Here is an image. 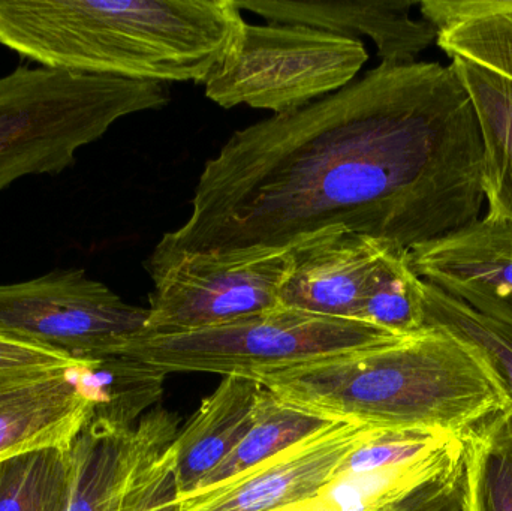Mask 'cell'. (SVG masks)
<instances>
[{"instance_id": "5", "label": "cell", "mask_w": 512, "mask_h": 511, "mask_svg": "<svg viewBox=\"0 0 512 511\" xmlns=\"http://www.w3.org/2000/svg\"><path fill=\"white\" fill-rule=\"evenodd\" d=\"M405 338L408 336L364 321L322 317L280 306L209 329L141 332L123 342L111 357H126L165 375L207 372L252 378L259 372L367 353Z\"/></svg>"}, {"instance_id": "24", "label": "cell", "mask_w": 512, "mask_h": 511, "mask_svg": "<svg viewBox=\"0 0 512 511\" xmlns=\"http://www.w3.org/2000/svg\"><path fill=\"white\" fill-rule=\"evenodd\" d=\"M90 380L99 396L93 416L134 428L161 401L165 374L126 357H108L99 360Z\"/></svg>"}, {"instance_id": "1", "label": "cell", "mask_w": 512, "mask_h": 511, "mask_svg": "<svg viewBox=\"0 0 512 511\" xmlns=\"http://www.w3.org/2000/svg\"><path fill=\"white\" fill-rule=\"evenodd\" d=\"M483 174L480 125L454 66L379 65L234 132L204 165L188 221L146 266L286 249L324 230L412 249L480 219Z\"/></svg>"}, {"instance_id": "17", "label": "cell", "mask_w": 512, "mask_h": 511, "mask_svg": "<svg viewBox=\"0 0 512 511\" xmlns=\"http://www.w3.org/2000/svg\"><path fill=\"white\" fill-rule=\"evenodd\" d=\"M424 20L438 30L436 44L512 80V0H424Z\"/></svg>"}, {"instance_id": "27", "label": "cell", "mask_w": 512, "mask_h": 511, "mask_svg": "<svg viewBox=\"0 0 512 511\" xmlns=\"http://www.w3.org/2000/svg\"><path fill=\"white\" fill-rule=\"evenodd\" d=\"M17 390H8V392H0V401H2L3 398H6V396L11 395V393L17 392Z\"/></svg>"}, {"instance_id": "7", "label": "cell", "mask_w": 512, "mask_h": 511, "mask_svg": "<svg viewBox=\"0 0 512 511\" xmlns=\"http://www.w3.org/2000/svg\"><path fill=\"white\" fill-rule=\"evenodd\" d=\"M149 311L129 305L83 269H56L0 285V333L81 360H102L146 330Z\"/></svg>"}, {"instance_id": "12", "label": "cell", "mask_w": 512, "mask_h": 511, "mask_svg": "<svg viewBox=\"0 0 512 511\" xmlns=\"http://www.w3.org/2000/svg\"><path fill=\"white\" fill-rule=\"evenodd\" d=\"M418 278L512 326V224L489 216L409 249Z\"/></svg>"}, {"instance_id": "4", "label": "cell", "mask_w": 512, "mask_h": 511, "mask_svg": "<svg viewBox=\"0 0 512 511\" xmlns=\"http://www.w3.org/2000/svg\"><path fill=\"white\" fill-rule=\"evenodd\" d=\"M168 102L167 84L18 66L0 77V192L68 170L117 120Z\"/></svg>"}, {"instance_id": "26", "label": "cell", "mask_w": 512, "mask_h": 511, "mask_svg": "<svg viewBox=\"0 0 512 511\" xmlns=\"http://www.w3.org/2000/svg\"><path fill=\"white\" fill-rule=\"evenodd\" d=\"M171 446L164 440L146 441L129 479L122 511H173L177 489Z\"/></svg>"}, {"instance_id": "3", "label": "cell", "mask_w": 512, "mask_h": 511, "mask_svg": "<svg viewBox=\"0 0 512 511\" xmlns=\"http://www.w3.org/2000/svg\"><path fill=\"white\" fill-rule=\"evenodd\" d=\"M251 380L313 416L387 429L465 434L510 407L484 360L438 327L378 350L259 372Z\"/></svg>"}, {"instance_id": "2", "label": "cell", "mask_w": 512, "mask_h": 511, "mask_svg": "<svg viewBox=\"0 0 512 511\" xmlns=\"http://www.w3.org/2000/svg\"><path fill=\"white\" fill-rule=\"evenodd\" d=\"M246 21L234 0H0V45L41 68L204 84Z\"/></svg>"}, {"instance_id": "22", "label": "cell", "mask_w": 512, "mask_h": 511, "mask_svg": "<svg viewBox=\"0 0 512 511\" xmlns=\"http://www.w3.org/2000/svg\"><path fill=\"white\" fill-rule=\"evenodd\" d=\"M72 446L42 449L0 464V511H66Z\"/></svg>"}, {"instance_id": "15", "label": "cell", "mask_w": 512, "mask_h": 511, "mask_svg": "<svg viewBox=\"0 0 512 511\" xmlns=\"http://www.w3.org/2000/svg\"><path fill=\"white\" fill-rule=\"evenodd\" d=\"M262 390L264 387L251 378L231 375L204 399L171 446L176 498L197 491L248 435Z\"/></svg>"}, {"instance_id": "25", "label": "cell", "mask_w": 512, "mask_h": 511, "mask_svg": "<svg viewBox=\"0 0 512 511\" xmlns=\"http://www.w3.org/2000/svg\"><path fill=\"white\" fill-rule=\"evenodd\" d=\"M99 360H81L0 333V392L65 375L90 374Z\"/></svg>"}, {"instance_id": "18", "label": "cell", "mask_w": 512, "mask_h": 511, "mask_svg": "<svg viewBox=\"0 0 512 511\" xmlns=\"http://www.w3.org/2000/svg\"><path fill=\"white\" fill-rule=\"evenodd\" d=\"M471 96L484 150L487 216L512 224V80L465 59H453Z\"/></svg>"}, {"instance_id": "13", "label": "cell", "mask_w": 512, "mask_h": 511, "mask_svg": "<svg viewBox=\"0 0 512 511\" xmlns=\"http://www.w3.org/2000/svg\"><path fill=\"white\" fill-rule=\"evenodd\" d=\"M242 11L254 12L271 23L301 24L336 35L369 36L378 48L381 65L417 62L438 30L429 21L415 20L412 0H234Z\"/></svg>"}, {"instance_id": "8", "label": "cell", "mask_w": 512, "mask_h": 511, "mask_svg": "<svg viewBox=\"0 0 512 511\" xmlns=\"http://www.w3.org/2000/svg\"><path fill=\"white\" fill-rule=\"evenodd\" d=\"M146 269L155 288L144 332H191L280 308L289 249L180 254Z\"/></svg>"}, {"instance_id": "9", "label": "cell", "mask_w": 512, "mask_h": 511, "mask_svg": "<svg viewBox=\"0 0 512 511\" xmlns=\"http://www.w3.org/2000/svg\"><path fill=\"white\" fill-rule=\"evenodd\" d=\"M378 426L333 422L227 482L176 498L173 511H297L312 506Z\"/></svg>"}, {"instance_id": "19", "label": "cell", "mask_w": 512, "mask_h": 511, "mask_svg": "<svg viewBox=\"0 0 512 511\" xmlns=\"http://www.w3.org/2000/svg\"><path fill=\"white\" fill-rule=\"evenodd\" d=\"M330 423L333 422L289 407L267 389L262 390L251 431L240 441L234 452L203 480L197 491L246 473L255 465L273 458Z\"/></svg>"}, {"instance_id": "11", "label": "cell", "mask_w": 512, "mask_h": 511, "mask_svg": "<svg viewBox=\"0 0 512 511\" xmlns=\"http://www.w3.org/2000/svg\"><path fill=\"white\" fill-rule=\"evenodd\" d=\"M391 242L345 230L310 234L289 246L280 305L360 321L376 270Z\"/></svg>"}, {"instance_id": "10", "label": "cell", "mask_w": 512, "mask_h": 511, "mask_svg": "<svg viewBox=\"0 0 512 511\" xmlns=\"http://www.w3.org/2000/svg\"><path fill=\"white\" fill-rule=\"evenodd\" d=\"M297 511H469L465 435L441 432L394 464L340 477Z\"/></svg>"}, {"instance_id": "23", "label": "cell", "mask_w": 512, "mask_h": 511, "mask_svg": "<svg viewBox=\"0 0 512 511\" xmlns=\"http://www.w3.org/2000/svg\"><path fill=\"white\" fill-rule=\"evenodd\" d=\"M360 321L400 336L426 329L424 281L409 263V249L391 242L376 270Z\"/></svg>"}, {"instance_id": "21", "label": "cell", "mask_w": 512, "mask_h": 511, "mask_svg": "<svg viewBox=\"0 0 512 511\" xmlns=\"http://www.w3.org/2000/svg\"><path fill=\"white\" fill-rule=\"evenodd\" d=\"M469 511H512V407L465 432Z\"/></svg>"}, {"instance_id": "16", "label": "cell", "mask_w": 512, "mask_h": 511, "mask_svg": "<svg viewBox=\"0 0 512 511\" xmlns=\"http://www.w3.org/2000/svg\"><path fill=\"white\" fill-rule=\"evenodd\" d=\"M143 444V420L134 428H120L93 416L72 444L66 511H122Z\"/></svg>"}, {"instance_id": "14", "label": "cell", "mask_w": 512, "mask_h": 511, "mask_svg": "<svg viewBox=\"0 0 512 511\" xmlns=\"http://www.w3.org/2000/svg\"><path fill=\"white\" fill-rule=\"evenodd\" d=\"M98 402L90 374L50 378L6 396L0 401V464L42 449H68Z\"/></svg>"}, {"instance_id": "20", "label": "cell", "mask_w": 512, "mask_h": 511, "mask_svg": "<svg viewBox=\"0 0 512 511\" xmlns=\"http://www.w3.org/2000/svg\"><path fill=\"white\" fill-rule=\"evenodd\" d=\"M424 321L471 347L486 363L512 407V326L493 320L424 281Z\"/></svg>"}, {"instance_id": "6", "label": "cell", "mask_w": 512, "mask_h": 511, "mask_svg": "<svg viewBox=\"0 0 512 511\" xmlns=\"http://www.w3.org/2000/svg\"><path fill=\"white\" fill-rule=\"evenodd\" d=\"M367 59L358 38L301 24L245 23L204 87L221 107L249 105L285 114L351 84Z\"/></svg>"}]
</instances>
